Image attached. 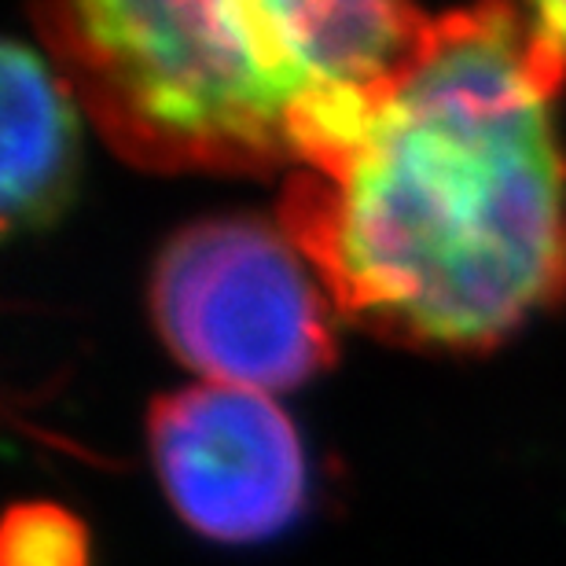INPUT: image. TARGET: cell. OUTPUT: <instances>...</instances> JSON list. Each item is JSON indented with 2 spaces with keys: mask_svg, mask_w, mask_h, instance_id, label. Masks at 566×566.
<instances>
[{
  "mask_svg": "<svg viewBox=\"0 0 566 566\" xmlns=\"http://www.w3.org/2000/svg\"><path fill=\"white\" fill-rule=\"evenodd\" d=\"M563 63L530 11L434 22L346 163L291 188L283 229L338 313L394 343L482 349L559 298Z\"/></svg>",
  "mask_w": 566,
  "mask_h": 566,
  "instance_id": "1",
  "label": "cell"
},
{
  "mask_svg": "<svg viewBox=\"0 0 566 566\" xmlns=\"http://www.w3.org/2000/svg\"><path fill=\"white\" fill-rule=\"evenodd\" d=\"M41 19L111 144L155 169L298 158L305 111L332 96L280 0H82Z\"/></svg>",
  "mask_w": 566,
  "mask_h": 566,
  "instance_id": "2",
  "label": "cell"
},
{
  "mask_svg": "<svg viewBox=\"0 0 566 566\" xmlns=\"http://www.w3.org/2000/svg\"><path fill=\"white\" fill-rule=\"evenodd\" d=\"M335 302L287 229L254 218L199 221L166 243L151 316L202 382L276 394L335 354Z\"/></svg>",
  "mask_w": 566,
  "mask_h": 566,
  "instance_id": "3",
  "label": "cell"
},
{
  "mask_svg": "<svg viewBox=\"0 0 566 566\" xmlns=\"http://www.w3.org/2000/svg\"><path fill=\"white\" fill-rule=\"evenodd\" d=\"M147 434L169 504L199 534L262 541L302 512L305 449L273 394L199 382L158 401Z\"/></svg>",
  "mask_w": 566,
  "mask_h": 566,
  "instance_id": "4",
  "label": "cell"
},
{
  "mask_svg": "<svg viewBox=\"0 0 566 566\" xmlns=\"http://www.w3.org/2000/svg\"><path fill=\"white\" fill-rule=\"evenodd\" d=\"M0 210L4 224L38 229L52 221L77 177V107L71 82L33 44L0 52Z\"/></svg>",
  "mask_w": 566,
  "mask_h": 566,
  "instance_id": "5",
  "label": "cell"
},
{
  "mask_svg": "<svg viewBox=\"0 0 566 566\" xmlns=\"http://www.w3.org/2000/svg\"><path fill=\"white\" fill-rule=\"evenodd\" d=\"M85 530L60 507L30 504L4 526V566H85Z\"/></svg>",
  "mask_w": 566,
  "mask_h": 566,
  "instance_id": "6",
  "label": "cell"
},
{
  "mask_svg": "<svg viewBox=\"0 0 566 566\" xmlns=\"http://www.w3.org/2000/svg\"><path fill=\"white\" fill-rule=\"evenodd\" d=\"M530 15L537 19V27L556 41V49L566 55V0H552V4L530 8Z\"/></svg>",
  "mask_w": 566,
  "mask_h": 566,
  "instance_id": "7",
  "label": "cell"
}]
</instances>
